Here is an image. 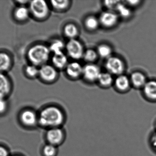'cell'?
Instances as JSON below:
<instances>
[{"mask_svg":"<svg viewBox=\"0 0 156 156\" xmlns=\"http://www.w3.org/2000/svg\"><path fill=\"white\" fill-rule=\"evenodd\" d=\"M120 2V1H106L105 2V5L110 11H113L116 10L117 5Z\"/></svg>","mask_w":156,"mask_h":156,"instance_id":"31","label":"cell"},{"mask_svg":"<svg viewBox=\"0 0 156 156\" xmlns=\"http://www.w3.org/2000/svg\"><path fill=\"white\" fill-rule=\"evenodd\" d=\"M66 49L69 56L74 59H80L83 57L84 52L82 45L75 38L70 39L68 42Z\"/></svg>","mask_w":156,"mask_h":156,"instance_id":"6","label":"cell"},{"mask_svg":"<svg viewBox=\"0 0 156 156\" xmlns=\"http://www.w3.org/2000/svg\"><path fill=\"white\" fill-rule=\"evenodd\" d=\"M149 145L152 151L156 154V131L151 133L148 140Z\"/></svg>","mask_w":156,"mask_h":156,"instance_id":"29","label":"cell"},{"mask_svg":"<svg viewBox=\"0 0 156 156\" xmlns=\"http://www.w3.org/2000/svg\"><path fill=\"white\" fill-rule=\"evenodd\" d=\"M38 114L39 127L45 130L63 127L67 120L65 110L55 104L43 107L38 112Z\"/></svg>","mask_w":156,"mask_h":156,"instance_id":"1","label":"cell"},{"mask_svg":"<svg viewBox=\"0 0 156 156\" xmlns=\"http://www.w3.org/2000/svg\"><path fill=\"white\" fill-rule=\"evenodd\" d=\"M64 33L67 37L70 39H74L77 36L79 33L78 27L73 24H68L64 27Z\"/></svg>","mask_w":156,"mask_h":156,"instance_id":"20","label":"cell"},{"mask_svg":"<svg viewBox=\"0 0 156 156\" xmlns=\"http://www.w3.org/2000/svg\"><path fill=\"white\" fill-rule=\"evenodd\" d=\"M52 6L57 10H62L68 7L69 5V1L67 0H60V1H51Z\"/></svg>","mask_w":156,"mask_h":156,"instance_id":"27","label":"cell"},{"mask_svg":"<svg viewBox=\"0 0 156 156\" xmlns=\"http://www.w3.org/2000/svg\"><path fill=\"white\" fill-rule=\"evenodd\" d=\"M99 20L95 16H89L86 18L85 21V25L86 27L90 30H94L99 26Z\"/></svg>","mask_w":156,"mask_h":156,"instance_id":"25","label":"cell"},{"mask_svg":"<svg viewBox=\"0 0 156 156\" xmlns=\"http://www.w3.org/2000/svg\"><path fill=\"white\" fill-rule=\"evenodd\" d=\"M12 89V83L4 73L0 72V99H6Z\"/></svg>","mask_w":156,"mask_h":156,"instance_id":"11","label":"cell"},{"mask_svg":"<svg viewBox=\"0 0 156 156\" xmlns=\"http://www.w3.org/2000/svg\"><path fill=\"white\" fill-rule=\"evenodd\" d=\"M52 60L54 66L58 69L66 67L68 65L67 57L63 52L54 54Z\"/></svg>","mask_w":156,"mask_h":156,"instance_id":"16","label":"cell"},{"mask_svg":"<svg viewBox=\"0 0 156 156\" xmlns=\"http://www.w3.org/2000/svg\"><path fill=\"white\" fill-rule=\"evenodd\" d=\"M154 128H155L154 131H156V121L155 122V124H154Z\"/></svg>","mask_w":156,"mask_h":156,"instance_id":"35","label":"cell"},{"mask_svg":"<svg viewBox=\"0 0 156 156\" xmlns=\"http://www.w3.org/2000/svg\"><path fill=\"white\" fill-rule=\"evenodd\" d=\"M83 67L77 62H73L68 64L66 71L69 76L72 78H77L83 73Z\"/></svg>","mask_w":156,"mask_h":156,"instance_id":"15","label":"cell"},{"mask_svg":"<svg viewBox=\"0 0 156 156\" xmlns=\"http://www.w3.org/2000/svg\"><path fill=\"white\" fill-rule=\"evenodd\" d=\"M0 156H11L7 148L1 145H0Z\"/></svg>","mask_w":156,"mask_h":156,"instance_id":"32","label":"cell"},{"mask_svg":"<svg viewBox=\"0 0 156 156\" xmlns=\"http://www.w3.org/2000/svg\"><path fill=\"white\" fill-rule=\"evenodd\" d=\"M97 53L101 57L108 59L112 56V49L110 46L102 44L98 47Z\"/></svg>","mask_w":156,"mask_h":156,"instance_id":"21","label":"cell"},{"mask_svg":"<svg viewBox=\"0 0 156 156\" xmlns=\"http://www.w3.org/2000/svg\"><path fill=\"white\" fill-rule=\"evenodd\" d=\"M30 14L37 19L45 18L49 13V6L44 0H34L29 3Z\"/></svg>","mask_w":156,"mask_h":156,"instance_id":"5","label":"cell"},{"mask_svg":"<svg viewBox=\"0 0 156 156\" xmlns=\"http://www.w3.org/2000/svg\"><path fill=\"white\" fill-rule=\"evenodd\" d=\"M128 4H129L132 5H135L137 4L138 2H139V1H128Z\"/></svg>","mask_w":156,"mask_h":156,"instance_id":"33","label":"cell"},{"mask_svg":"<svg viewBox=\"0 0 156 156\" xmlns=\"http://www.w3.org/2000/svg\"><path fill=\"white\" fill-rule=\"evenodd\" d=\"M50 53L49 47L43 44H36L28 49L27 59L31 64L41 67L46 64L49 59Z\"/></svg>","mask_w":156,"mask_h":156,"instance_id":"2","label":"cell"},{"mask_svg":"<svg viewBox=\"0 0 156 156\" xmlns=\"http://www.w3.org/2000/svg\"><path fill=\"white\" fill-rule=\"evenodd\" d=\"M17 2L19 4V5H25V4L27 2V1H17Z\"/></svg>","mask_w":156,"mask_h":156,"instance_id":"34","label":"cell"},{"mask_svg":"<svg viewBox=\"0 0 156 156\" xmlns=\"http://www.w3.org/2000/svg\"><path fill=\"white\" fill-rule=\"evenodd\" d=\"M115 85L117 89L121 91H125L129 89L130 81L127 76L121 75L115 79Z\"/></svg>","mask_w":156,"mask_h":156,"instance_id":"18","label":"cell"},{"mask_svg":"<svg viewBox=\"0 0 156 156\" xmlns=\"http://www.w3.org/2000/svg\"><path fill=\"white\" fill-rule=\"evenodd\" d=\"M116 11L118 12V15L125 18L129 17L131 14L130 9L125 4L121 2L117 5Z\"/></svg>","mask_w":156,"mask_h":156,"instance_id":"26","label":"cell"},{"mask_svg":"<svg viewBox=\"0 0 156 156\" xmlns=\"http://www.w3.org/2000/svg\"><path fill=\"white\" fill-rule=\"evenodd\" d=\"M30 14L29 8L25 5H19L15 8L13 12L14 17L16 21L19 22L26 21Z\"/></svg>","mask_w":156,"mask_h":156,"instance_id":"13","label":"cell"},{"mask_svg":"<svg viewBox=\"0 0 156 156\" xmlns=\"http://www.w3.org/2000/svg\"><path fill=\"white\" fill-rule=\"evenodd\" d=\"M58 154V147L46 143L41 149L42 156H57Z\"/></svg>","mask_w":156,"mask_h":156,"instance_id":"19","label":"cell"},{"mask_svg":"<svg viewBox=\"0 0 156 156\" xmlns=\"http://www.w3.org/2000/svg\"><path fill=\"white\" fill-rule=\"evenodd\" d=\"M118 20V14L114 11H108L103 12L99 18V22L105 27H112L116 24Z\"/></svg>","mask_w":156,"mask_h":156,"instance_id":"8","label":"cell"},{"mask_svg":"<svg viewBox=\"0 0 156 156\" xmlns=\"http://www.w3.org/2000/svg\"><path fill=\"white\" fill-rule=\"evenodd\" d=\"M131 82L136 88H144L146 84L147 80L145 76L141 72H134L131 75Z\"/></svg>","mask_w":156,"mask_h":156,"instance_id":"17","label":"cell"},{"mask_svg":"<svg viewBox=\"0 0 156 156\" xmlns=\"http://www.w3.org/2000/svg\"><path fill=\"white\" fill-rule=\"evenodd\" d=\"M12 57L7 52H0V72L4 73L12 67Z\"/></svg>","mask_w":156,"mask_h":156,"instance_id":"14","label":"cell"},{"mask_svg":"<svg viewBox=\"0 0 156 156\" xmlns=\"http://www.w3.org/2000/svg\"><path fill=\"white\" fill-rule=\"evenodd\" d=\"M39 76L45 81L52 82L56 78L57 72L55 67L45 64L39 68Z\"/></svg>","mask_w":156,"mask_h":156,"instance_id":"10","label":"cell"},{"mask_svg":"<svg viewBox=\"0 0 156 156\" xmlns=\"http://www.w3.org/2000/svg\"><path fill=\"white\" fill-rule=\"evenodd\" d=\"M66 137V132L63 127L48 129L45 132L46 143L58 147L65 143Z\"/></svg>","mask_w":156,"mask_h":156,"instance_id":"3","label":"cell"},{"mask_svg":"<svg viewBox=\"0 0 156 156\" xmlns=\"http://www.w3.org/2000/svg\"><path fill=\"white\" fill-rule=\"evenodd\" d=\"M101 73L99 67L94 64H87L83 67L82 74L84 78L89 81L98 80Z\"/></svg>","mask_w":156,"mask_h":156,"instance_id":"9","label":"cell"},{"mask_svg":"<svg viewBox=\"0 0 156 156\" xmlns=\"http://www.w3.org/2000/svg\"><path fill=\"white\" fill-rule=\"evenodd\" d=\"M11 156H22L20 155L17 154V155H14Z\"/></svg>","mask_w":156,"mask_h":156,"instance_id":"36","label":"cell"},{"mask_svg":"<svg viewBox=\"0 0 156 156\" xmlns=\"http://www.w3.org/2000/svg\"><path fill=\"white\" fill-rule=\"evenodd\" d=\"M18 119L21 124L27 129H35L39 126L38 112L33 109L27 108L22 110Z\"/></svg>","mask_w":156,"mask_h":156,"instance_id":"4","label":"cell"},{"mask_svg":"<svg viewBox=\"0 0 156 156\" xmlns=\"http://www.w3.org/2000/svg\"><path fill=\"white\" fill-rule=\"evenodd\" d=\"M98 81L102 86H108L113 82V78L112 74L109 72H101Z\"/></svg>","mask_w":156,"mask_h":156,"instance_id":"23","label":"cell"},{"mask_svg":"<svg viewBox=\"0 0 156 156\" xmlns=\"http://www.w3.org/2000/svg\"><path fill=\"white\" fill-rule=\"evenodd\" d=\"M145 97L150 101H156V81L147 82L143 88Z\"/></svg>","mask_w":156,"mask_h":156,"instance_id":"12","label":"cell"},{"mask_svg":"<svg viewBox=\"0 0 156 156\" xmlns=\"http://www.w3.org/2000/svg\"><path fill=\"white\" fill-rule=\"evenodd\" d=\"M105 67L109 73L114 75H122L124 70V64L122 60L115 56H111L107 59Z\"/></svg>","mask_w":156,"mask_h":156,"instance_id":"7","label":"cell"},{"mask_svg":"<svg viewBox=\"0 0 156 156\" xmlns=\"http://www.w3.org/2000/svg\"><path fill=\"white\" fill-rule=\"evenodd\" d=\"M97 55L96 51L93 49H89L84 52L83 57L86 61L91 62L96 59Z\"/></svg>","mask_w":156,"mask_h":156,"instance_id":"28","label":"cell"},{"mask_svg":"<svg viewBox=\"0 0 156 156\" xmlns=\"http://www.w3.org/2000/svg\"><path fill=\"white\" fill-rule=\"evenodd\" d=\"M64 47L65 45L62 40L55 39L51 42L49 45V49L50 52H53L54 54L63 52Z\"/></svg>","mask_w":156,"mask_h":156,"instance_id":"22","label":"cell"},{"mask_svg":"<svg viewBox=\"0 0 156 156\" xmlns=\"http://www.w3.org/2000/svg\"><path fill=\"white\" fill-rule=\"evenodd\" d=\"M8 109V104L6 99H0V115H3Z\"/></svg>","mask_w":156,"mask_h":156,"instance_id":"30","label":"cell"},{"mask_svg":"<svg viewBox=\"0 0 156 156\" xmlns=\"http://www.w3.org/2000/svg\"><path fill=\"white\" fill-rule=\"evenodd\" d=\"M39 68L38 67L30 64L27 65L25 68V73L28 78H34L39 75Z\"/></svg>","mask_w":156,"mask_h":156,"instance_id":"24","label":"cell"}]
</instances>
